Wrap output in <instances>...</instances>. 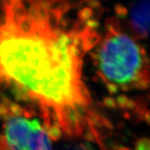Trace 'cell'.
I'll use <instances>...</instances> for the list:
<instances>
[{"instance_id":"1","label":"cell","mask_w":150,"mask_h":150,"mask_svg":"<svg viewBox=\"0 0 150 150\" xmlns=\"http://www.w3.org/2000/svg\"><path fill=\"white\" fill-rule=\"evenodd\" d=\"M65 2L4 3L0 24V79L16 84L58 121L72 109L86 111L88 92L81 81L86 29H67Z\"/></svg>"},{"instance_id":"2","label":"cell","mask_w":150,"mask_h":150,"mask_svg":"<svg viewBox=\"0 0 150 150\" xmlns=\"http://www.w3.org/2000/svg\"><path fill=\"white\" fill-rule=\"evenodd\" d=\"M97 54L101 74L107 83L119 85L124 91L134 88L142 81L150 82L145 52L129 35L121 33L113 22Z\"/></svg>"},{"instance_id":"3","label":"cell","mask_w":150,"mask_h":150,"mask_svg":"<svg viewBox=\"0 0 150 150\" xmlns=\"http://www.w3.org/2000/svg\"><path fill=\"white\" fill-rule=\"evenodd\" d=\"M47 138L38 120L12 116L6 124L3 144L7 150H36Z\"/></svg>"},{"instance_id":"4","label":"cell","mask_w":150,"mask_h":150,"mask_svg":"<svg viewBox=\"0 0 150 150\" xmlns=\"http://www.w3.org/2000/svg\"><path fill=\"white\" fill-rule=\"evenodd\" d=\"M131 26L140 38L150 36V1H138L131 7Z\"/></svg>"},{"instance_id":"5","label":"cell","mask_w":150,"mask_h":150,"mask_svg":"<svg viewBox=\"0 0 150 150\" xmlns=\"http://www.w3.org/2000/svg\"><path fill=\"white\" fill-rule=\"evenodd\" d=\"M93 15V9L90 7H84L81 10H80L78 13L79 19L81 22H86V21L90 20Z\"/></svg>"},{"instance_id":"6","label":"cell","mask_w":150,"mask_h":150,"mask_svg":"<svg viewBox=\"0 0 150 150\" xmlns=\"http://www.w3.org/2000/svg\"><path fill=\"white\" fill-rule=\"evenodd\" d=\"M48 136L52 140H58L61 137V130L56 125H50L47 131Z\"/></svg>"},{"instance_id":"7","label":"cell","mask_w":150,"mask_h":150,"mask_svg":"<svg viewBox=\"0 0 150 150\" xmlns=\"http://www.w3.org/2000/svg\"><path fill=\"white\" fill-rule=\"evenodd\" d=\"M135 150H150V139L140 138L136 142Z\"/></svg>"},{"instance_id":"8","label":"cell","mask_w":150,"mask_h":150,"mask_svg":"<svg viewBox=\"0 0 150 150\" xmlns=\"http://www.w3.org/2000/svg\"><path fill=\"white\" fill-rule=\"evenodd\" d=\"M115 11L117 16L118 17H121V18L126 17L128 14V10L124 6L121 4H117L115 6Z\"/></svg>"},{"instance_id":"9","label":"cell","mask_w":150,"mask_h":150,"mask_svg":"<svg viewBox=\"0 0 150 150\" xmlns=\"http://www.w3.org/2000/svg\"><path fill=\"white\" fill-rule=\"evenodd\" d=\"M117 100H116V102H117V106H120V107L125 108H127V103L129 102V98L125 96V95H119L117 97Z\"/></svg>"},{"instance_id":"10","label":"cell","mask_w":150,"mask_h":150,"mask_svg":"<svg viewBox=\"0 0 150 150\" xmlns=\"http://www.w3.org/2000/svg\"><path fill=\"white\" fill-rule=\"evenodd\" d=\"M103 102H104V105L106 107L110 108H115L117 107V106L116 101L114 99L111 98V97H106V98H104V100H103Z\"/></svg>"},{"instance_id":"11","label":"cell","mask_w":150,"mask_h":150,"mask_svg":"<svg viewBox=\"0 0 150 150\" xmlns=\"http://www.w3.org/2000/svg\"><path fill=\"white\" fill-rule=\"evenodd\" d=\"M85 25L88 29L93 30L99 27V23L97 21H96V20H93V19H90V20L85 22Z\"/></svg>"},{"instance_id":"12","label":"cell","mask_w":150,"mask_h":150,"mask_svg":"<svg viewBox=\"0 0 150 150\" xmlns=\"http://www.w3.org/2000/svg\"><path fill=\"white\" fill-rule=\"evenodd\" d=\"M106 87H107L108 91L109 92L110 95H115L118 91L117 86L114 83H107V84H106Z\"/></svg>"},{"instance_id":"13","label":"cell","mask_w":150,"mask_h":150,"mask_svg":"<svg viewBox=\"0 0 150 150\" xmlns=\"http://www.w3.org/2000/svg\"><path fill=\"white\" fill-rule=\"evenodd\" d=\"M11 110L13 113H14L15 115H21L22 112V109L20 106H18V105L12 104L11 105Z\"/></svg>"},{"instance_id":"14","label":"cell","mask_w":150,"mask_h":150,"mask_svg":"<svg viewBox=\"0 0 150 150\" xmlns=\"http://www.w3.org/2000/svg\"><path fill=\"white\" fill-rule=\"evenodd\" d=\"M88 4L90 8H98L100 6V2L97 1H91L88 2Z\"/></svg>"},{"instance_id":"15","label":"cell","mask_w":150,"mask_h":150,"mask_svg":"<svg viewBox=\"0 0 150 150\" xmlns=\"http://www.w3.org/2000/svg\"><path fill=\"white\" fill-rule=\"evenodd\" d=\"M136 104L134 100H133V99H129V102L127 103V108H129V109H133V108L136 107Z\"/></svg>"},{"instance_id":"16","label":"cell","mask_w":150,"mask_h":150,"mask_svg":"<svg viewBox=\"0 0 150 150\" xmlns=\"http://www.w3.org/2000/svg\"><path fill=\"white\" fill-rule=\"evenodd\" d=\"M144 118H145L146 122L150 125V112L149 111H147L145 112V115H144Z\"/></svg>"},{"instance_id":"17","label":"cell","mask_w":150,"mask_h":150,"mask_svg":"<svg viewBox=\"0 0 150 150\" xmlns=\"http://www.w3.org/2000/svg\"><path fill=\"white\" fill-rule=\"evenodd\" d=\"M118 150H130V149H129L128 148H126V147H122V148H120V149H119Z\"/></svg>"}]
</instances>
